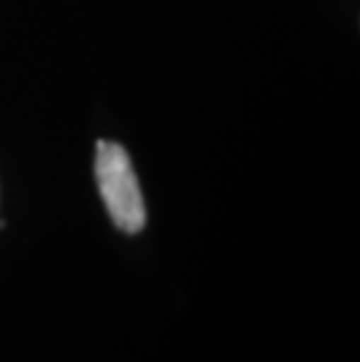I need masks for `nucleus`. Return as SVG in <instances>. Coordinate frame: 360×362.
I'll return each mask as SVG.
<instances>
[{
    "instance_id": "obj_1",
    "label": "nucleus",
    "mask_w": 360,
    "mask_h": 362,
    "mask_svg": "<svg viewBox=\"0 0 360 362\" xmlns=\"http://www.w3.org/2000/svg\"><path fill=\"white\" fill-rule=\"evenodd\" d=\"M94 173L112 222L122 232L139 234L145 227V204L127 150L117 143L98 141Z\"/></svg>"
}]
</instances>
